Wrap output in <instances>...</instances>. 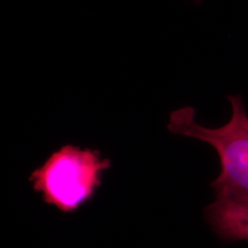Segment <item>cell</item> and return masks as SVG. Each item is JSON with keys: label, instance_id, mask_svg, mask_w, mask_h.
I'll return each mask as SVG.
<instances>
[{"label": "cell", "instance_id": "obj_1", "mask_svg": "<svg viewBox=\"0 0 248 248\" xmlns=\"http://www.w3.org/2000/svg\"><path fill=\"white\" fill-rule=\"evenodd\" d=\"M229 122L220 128H205L196 122L195 109L183 107L171 112L168 130L210 144L217 152L221 173L211 183L216 198L248 203V116L239 95L228 96Z\"/></svg>", "mask_w": 248, "mask_h": 248}, {"label": "cell", "instance_id": "obj_2", "mask_svg": "<svg viewBox=\"0 0 248 248\" xmlns=\"http://www.w3.org/2000/svg\"><path fill=\"white\" fill-rule=\"evenodd\" d=\"M110 166V160L102 158L99 151L65 144L53 152L29 180L44 202L71 213L93 198Z\"/></svg>", "mask_w": 248, "mask_h": 248}, {"label": "cell", "instance_id": "obj_3", "mask_svg": "<svg viewBox=\"0 0 248 248\" xmlns=\"http://www.w3.org/2000/svg\"><path fill=\"white\" fill-rule=\"evenodd\" d=\"M206 221L222 241H248V203L216 198L204 211Z\"/></svg>", "mask_w": 248, "mask_h": 248}, {"label": "cell", "instance_id": "obj_4", "mask_svg": "<svg viewBox=\"0 0 248 248\" xmlns=\"http://www.w3.org/2000/svg\"><path fill=\"white\" fill-rule=\"evenodd\" d=\"M191 1H194L196 3H200V0H191Z\"/></svg>", "mask_w": 248, "mask_h": 248}]
</instances>
